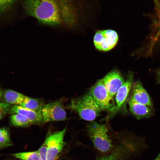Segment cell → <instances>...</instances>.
<instances>
[{
    "label": "cell",
    "mask_w": 160,
    "mask_h": 160,
    "mask_svg": "<svg viewBox=\"0 0 160 160\" xmlns=\"http://www.w3.org/2000/svg\"><path fill=\"white\" fill-rule=\"evenodd\" d=\"M3 92L2 90L0 88V99L2 97V96L3 95Z\"/></svg>",
    "instance_id": "obj_24"
},
{
    "label": "cell",
    "mask_w": 160,
    "mask_h": 160,
    "mask_svg": "<svg viewBox=\"0 0 160 160\" xmlns=\"http://www.w3.org/2000/svg\"><path fill=\"white\" fill-rule=\"evenodd\" d=\"M133 79V75L129 74L126 81L116 93L115 97L116 108L115 112L122 107L126 101L132 85Z\"/></svg>",
    "instance_id": "obj_13"
},
{
    "label": "cell",
    "mask_w": 160,
    "mask_h": 160,
    "mask_svg": "<svg viewBox=\"0 0 160 160\" xmlns=\"http://www.w3.org/2000/svg\"><path fill=\"white\" fill-rule=\"evenodd\" d=\"M157 79L158 82L160 83V71H159L157 74Z\"/></svg>",
    "instance_id": "obj_22"
},
{
    "label": "cell",
    "mask_w": 160,
    "mask_h": 160,
    "mask_svg": "<svg viewBox=\"0 0 160 160\" xmlns=\"http://www.w3.org/2000/svg\"><path fill=\"white\" fill-rule=\"evenodd\" d=\"M70 0H24L26 12L44 25L55 26L63 23L68 12Z\"/></svg>",
    "instance_id": "obj_1"
},
{
    "label": "cell",
    "mask_w": 160,
    "mask_h": 160,
    "mask_svg": "<svg viewBox=\"0 0 160 160\" xmlns=\"http://www.w3.org/2000/svg\"><path fill=\"white\" fill-rule=\"evenodd\" d=\"M11 105L5 102L0 103V119L8 113Z\"/></svg>",
    "instance_id": "obj_20"
},
{
    "label": "cell",
    "mask_w": 160,
    "mask_h": 160,
    "mask_svg": "<svg viewBox=\"0 0 160 160\" xmlns=\"http://www.w3.org/2000/svg\"><path fill=\"white\" fill-rule=\"evenodd\" d=\"M8 113L10 114L17 113L23 115L26 117L32 124L43 123L41 113L23 108L19 105L12 106Z\"/></svg>",
    "instance_id": "obj_11"
},
{
    "label": "cell",
    "mask_w": 160,
    "mask_h": 160,
    "mask_svg": "<svg viewBox=\"0 0 160 160\" xmlns=\"http://www.w3.org/2000/svg\"><path fill=\"white\" fill-rule=\"evenodd\" d=\"M0 142L5 148L13 145L10 139L9 131L6 128H0Z\"/></svg>",
    "instance_id": "obj_19"
},
{
    "label": "cell",
    "mask_w": 160,
    "mask_h": 160,
    "mask_svg": "<svg viewBox=\"0 0 160 160\" xmlns=\"http://www.w3.org/2000/svg\"><path fill=\"white\" fill-rule=\"evenodd\" d=\"M88 134L95 147L103 153L108 152L113 146L105 124L92 121L87 126Z\"/></svg>",
    "instance_id": "obj_3"
},
{
    "label": "cell",
    "mask_w": 160,
    "mask_h": 160,
    "mask_svg": "<svg viewBox=\"0 0 160 160\" xmlns=\"http://www.w3.org/2000/svg\"><path fill=\"white\" fill-rule=\"evenodd\" d=\"M118 40L116 31L111 29L99 30L94 37V43L96 48L103 51H109L116 46Z\"/></svg>",
    "instance_id": "obj_8"
},
{
    "label": "cell",
    "mask_w": 160,
    "mask_h": 160,
    "mask_svg": "<svg viewBox=\"0 0 160 160\" xmlns=\"http://www.w3.org/2000/svg\"><path fill=\"white\" fill-rule=\"evenodd\" d=\"M10 120L11 124L15 126L25 127L32 124L26 117L17 113L12 115L10 117Z\"/></svg>",
    "instance_id": "obj_16"
},
{
    "label": "cell",
    "mask_w": 160,
    "mask_h": 160,
    "mask_svg": "<svg viewBox=\"0 0 160 160\" xmlns=\"http://www.w3.org/2000/svg\"><path fill=\"white\" fill-rule=\"evenodd\" d=\"M66 131L65 127L61 131L49 134L44 142L47 147V160H57L66 144L64 138Z\"/></svg>",
    "instance_id": "obj_5"
},
{
    "label": "cell",
    "mask_w": 160,
    "mask_h": 160,
    "mask_svg": "<svg viewBox=\"0 0 160 160\" xmlns=\"http://www.w3.org/2000/svg\"><path fill=\"white\" fill-rule=\"evenodd\" d=\"M67 108L77 113L81 119L88 121L94 120L102 111L89 92L72 99Z\"/></svg>",
    "instance_id": "obj_2"
},
{
    "label": "cell",
    "mask_w": 160,
    "mask_h": 160,
    "mask_svg": "<svg viewBox=\"0 0 160 160\" xmlns=\"http://www.w3.org/2000/svg\"><path fill=\"white\" fill-rule=\"evenodd\" d=\"M3 95L5 102L14 105H20L26 97L22 94L11 89L6 90Z\"/></svg>",
    "instance_id": "obj_15"
},
{
    "label": "cell",
    "mask_w": 160,
    "mask_h": 160,
    "mask_svg": "<svg viewBox=\"0 0 160 160\" xmlns=\"http://www.w3.org/2000/svg\"><path fill=\"white\" fill-rule=\"evenodd\" d=\"M138 143L133 139H125L111 153L97 160H127L132 153L137 151Z\"/></svg>",
    "instance_id": "obj_6"
},
{
    "label": "cell",
    "mask_w": 160,
    "mask_h": 160,
    "mask_svg": "<svg viewBox=\"0 0 160 160\" xmlns=\"http://www.w3.org/2000/svg\"><path fill=\"white\" fill-rule=\"evenodd\" d=\"M5 148L4 146L0 142V149Z\"/></svg>",
    "instance_id": "obj_25"
},
{
    "label": "cell",
    "mask_w": 160,
    "mask_h": 160,
    "mask_svg": "<svg viewBox=\"0 0 160 160\" xmlns=\"http://www.w3.org/2000/svg\"><path fill=\"white\" fill-rule=\"evenodd\" d=\"M45 105L44 101L41 99L26 96L25 100L19 105L37 112L42 113Z\"/></svg>",
    "instance_id": "obj_14"
},
{
    "label": "cell",
    "mask_w": 160,
    "mask_h": 160,
    "mask_svg": "<svg viewBox=\"0 0 160 160\" xmlns=\"http://www.w3.org/2000/svg\"><path fill=\"white\" fill-rule=\"evenodd\" d=\"M63 102L61 99L45 104L41 113L43 123L67 119Z\"/></svg>",
    "instance_id": "obj_7"
},
{
    "label": "cell",
    "mask_w": 160,
    "mask_h": 160,
    "mask_svg": "<svg viewBox=\"0 0 160 160\" xmlns=\"http://www.w3.org/2000/svg\"><path fill=\"white\" fill-rule=\"evenodd\" d=\"M103 79L106 89L113 97L125 82L121 74L116 70L109 72Z\"/></svg>",
    "instance_id": "obj_9"
},
{
    "label": "cell",
    "mask_w": 160,
    "mask_h": 160,
    "mask_svg": "<svg viewBox=\"0 0 160 160\" xmlns=\"http://www.w3.org/2000/svg\"><path fill=\"white\" fill-rule=\"evenodd\" d=\"M17 0H0V17L5 16L11 10Z\"/></svg>",
    "instance_id": "obj_18"
},
{
    "label": "cell",
    "mask_w": 160,
    "mask_h": 160,
    "mask_svg": "<svg viewBox=\"0 0 160 160\" xmlns=\"http://www.w3.org/2000/svg\"><path fill=\"white\" fill-rule=\"evenodd\" d=\"M132 89L130 99L137 103L152 108L150 96L140 81H137L132 84Z\"/></svg>",
    "instance_id": "obj_10"
},
{
    "label": "cell",
    "mask_w": 160,
    "mask_h": 160,
    "mask_svg": "<svg viewBox=\"0 0 160 160\" xmlns=\"http://www.w3.org/2000/svg\"><path fill=\"white\" fill-rule=\"evenodd\" d=\"M38 151L41 160H47V147L44 142Z\"/></svg>",
    "instance_id": "obj_21"
},
{
    "label": "cell",
    "mask_w": 160,
    "mask_h": 160,
    "mask_svg": "<svg viewBox=\"0 0 160 160\" xmlns=\"http://www.w3.org/2000/svg\"><path fill=\"white\" fill-rule=\"evenodd\" d=\"M11 155L22 160H41L38 150L33 151L14 153Z\"/></svg>",
    "instance_id": "obj_17"
},
{
    "label": "cell",
    "mask_w": 160,
    "mask_h": 160,
    "mask_svg": "<svg viewBox=\"0 0 160 160\" xmlns=\"http://www.w3.org/2000/svg\"><path fill=\"white\" fill-rule=\"evenodd\" d=\"M154 160H160V153L158 154L156 158Z\"/></svg>",
    "instance_id": "obj_23"
},
{
    "label": "cell",
    "mask_w": 160,
    "mask_h": 160,
    "mask_svg": "<svg viewBox=\"0 0 160 160\" xmlns=\"http://www.w3.org/2000/svg\"><path fill=\"white\" fill-rule=\"evenodd\" d=\"M128 103L131 113L137 119L149 118L153 115L152 107L137 103L130 99Z\"/></svg>",
    "instance_id": "obj_12"
},
{
    "label": "cell",
    "mask_w": 160,
    "mask_h": 160,
    "mask_svg": "<svg viewBox=\"0 0 160 160\" xmlns=\"http://www.w3.org/2000/svg\"><path fill=\"white\" fill-rule=\"evenodd\" d=\"M89 92L102 111H116V104L106 89L103 79L98 80L91 87Z\"/></svg>",
    "instance_id": "obj_4"
}]
</instances>
